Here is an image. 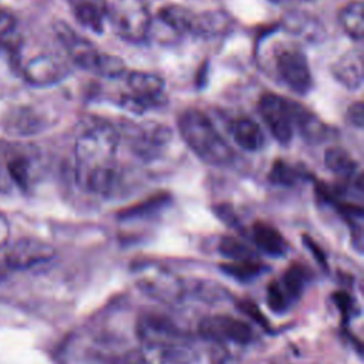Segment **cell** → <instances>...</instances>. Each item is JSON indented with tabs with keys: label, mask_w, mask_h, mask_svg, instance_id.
<instances>
[{
	"label": "cell",
	"mask_w": 364,
	"mask_h": 364,
	"mask_svg": "<svg viewBox=\"0 0 364 364\" xmlns=\"http://www.w3.org/2000/svg\"><path fill=\"white\" fill-rule=\"evenodd\" d=\"M255 243L270 256H282L286 253V240L282 233L266 222H256L252 229Z\"/></svg>",
	"instance_id": "cell-19"
},
{
	"label": "cell",
	"mask_w": 364,
	"mask_h": 364,
	"mask_svg": "<svg viewBox=\"0 0 364 364\" xmlns=\"http://www.w3.org/2000/svg\"><path fill=\"white\" fill-rule=\"evenodd\" d=\"M230 134L235 142L245 151L255 152L263 146V132L259 124L249 118H239L232 122Z\"/></svg>",
	"instance_id": "cell-17"
},
{
	"label": "cell",
	"mask_w": 364,
	"mask_h": 364,
	"mask_svg": "<svg viewBox=\"0 0 364 364\" xmlns=\"http://www.w3.org/2000/svg\"><path fill=\"white\" fill-rule=\"evenodd\" d=\"M9 178L21 189L28 188L30 182V161L24 155H14L6 164Z\"/></svg>",
	"instance_id": "cell-25"
},
{
	"label": "cell",
	"mask_w": 364,
	"mask_h": 364,
	"mask_svg": "<svg viewBox=\"0 0 364 364\" xmlns=\"http://www.w3.org/2000/svg\"><path fill=\"white\" fill-rule=\"evenodd\" d=\"M171 139V131L162 124H144L136 127L131 136L134 152L144 159H152L166 146Z\"/></svg>",
	"instance_id": "cell-11"
},
{
	"label": "cell",
	"mask_w": 364,
	"mask_h": 364,
	"mask_svg": "<svg viewBox=\"0 0 364 364\" xmlns=\"http://www.w3.org/2000/svg\"><path fill=\"white\" fill-rule=\"evenodd\" d=\"M199 334L212 341H235L246 344L252 338V330L247 323L230 316L218 314L203 318L199 323Z\"/></svg>",
	"instance_id": "cell-8"
},
{
	"label": "cell",
	"mask_w": 364,
	"mask_h": 364,
	"mask_svg": "<svg viewBox=\"0 0 364 364\" xmlns=\"http://www.w3.org/2000/svg\"><path fill=\"white\" fill-rule=\"evenodd\" d=\"M333 77L348 90H358L363 85V53L358 48L348 50L331 65Z\"/></svg>",
	"instance_id": "cell-12"
},
{
	"label": "cell",
	"mask_w": 364,
	"mask_h": 364,
	"mask_svg": "<svg viewBox=\"0 0 364 364\" xmlns=\"http://www.w3.org/2000/svg\"><path fill=\"white\" fill-rule=\"evenodd\" d=\"M303 242H304V245L311 250V253L314 255V257L324 266L326 264V257H324V255H323V252H321V249L311 240V237H309V236H303Z\"/></svg>",
	"instance_id": "cell-34"
},
{
	"label": "cell",
	"mask_w": 364,
	"mask_h": 364,
	"mask_svg": "<svg viewBox=\"0 0 364 364\" xmlns=\"http://www.w3.org/2000/svg\"><path fill=\"white\" fill-rule=\"evenodd\" d=\"M107 17L118 37L131 43H141L148 37L151 14L146 0H112Z\"/></svg>",
	"instance_id": "cell-4"
},
{
	"label": "cell",
	"mask_w": 364,
	"mask_h": 364,
	"mask_svg": "<svg viewBox=\"0 0 364 364\" xmlns=\"http://www.w3.org/2000/svg\"><path fill=\"white\" fill-rule=\"evenodd\" d=\"M129 94L124 95L121 104L134 112H144L149 107L161 105L165 98V81L162 77L145 73V71H132L128 78Z\"/></svg>",
	"instance_id": "cell-6"
},
{
	"label": "cell",
	"mask_w": 364,
	"mask_h": 364,
	"mask_svg": "<svg viewBox=\"0 0 364 364\" xmlns=\"http://www.w3.org/2000/svg\"><path fill=\"white\" fill-rule=\"evenodd\" d=\"M6 237H7V222H6V219L0 215V245L4 242Z\"/></svg>",
	"instance_id": "cell-35"
},
{
	"label": "cell",
	"mask_w": 364,
	"mask_h": 364,
	"mask_svg": "<svg viewBox=\"0 0 364 364\" xmlns=\"http://www.w3.org/2000/svg\"><path fill=\"white\" fill-rule=\"evenodd\" d=\"M55 31L73 61L81 68L104 78H117L127 71L125 61L121 57L97 50L92 43L78 37L67 24L58 23Z\"/></svg>",
	"instance_id": "cell-3"
},
{
	"label": "cell",
	"mask_w": 364,
	"mask_h": 364,
	"mask_svg": "<svg viewBox=\"0 0 364 364\" xmlns=\"http://www.w3.org/2000/svg\"><path fill=\"white\" fill-rule=\"evenodd\" d=\"M178 128L186 145L206 164L222 166L233 159V151L219 134L210 118L196 108L179 115Z\"/></svg>",
	"instance_id": "cell-2"
},
{
	"label": "cell",
	"mask_w": 364,
	"mask_h": 364,
	"mask_svg": "<svg viewBox=\"0 0 364 364\" xmlns=\"http://www.w3.org/2000/svg\"><path fill=\"white\" fill-rule=\"evenodd\" d=\"M166 200H168L166 195H156V196H152V198H149L148 200H145L142 203H138L135 206L124 209L122 212L118 213V216L121 219H131V218H138V216L149 215L154 210L159 209Z\"/></svg>",
	"instance_id": "cell-28"
},
{
	"label": "cell",
	"mask_w": 364,
	"mask_h": 364,
	"mask_svg": "<svg viewBox=\"0 0 364 364\" xmlns=\"http://www.w3.org/2000/svg\"><path fill=\"white\" fill-rule=\"evenodd\" d=\"M293 121H294V129L297 128L299 134L307 142L318 144L324 141L330 134L327 125L314 112H311L310 109H307L304 105L299 102L294 104Z\"/></svg>",
	"instance_id": "cell-14"
},
{
	"label": "cell",
	"mask_w": 364,
	"mask_h": 364,
	"mask_svg": "<svg viewBox=\"0 0 364 364\" xmlns=\"http://www.w3.org/2000/svg\"><path fill=\"white\" fill-rule=\"evenodd\" d=\"M40 128H41L40 118L37 115H34L33 111L28 108L16 111L7 119L9 132H13L17 135H28V134L37 132Z\"/></svg>",
	"instance_id": "cell-23"
},
{
	"label": "cell",
	"mask_w": 364,
	"mask_h": 364,
	"mask_svg": "<svg viewBox=\"0 0 364 364\" xmlns=\"http://www.w3.org/2000/svg\"><path fill=\"white\" fill-rule=\"evenodd\" d=\"M118 131L108 122H97L84 129L75 142L77 181L87 191L109 195L119 181L117 151Z\"/></svg>",
	"instance_id": "cell-1"
},
{
	"label": "cell",
	"mask_w": 364,
	"mask_h": 364,
	"mask_svg": "<svg viewBox=\"0 0 364 364\" xmlns=\"http://www.w3.org/2000/svg\"><path fill=\"white\" fill-rule=\"evenodd\" d=\"M68 74L64 60L51 54H41L31 58L24 67V78L36 87H47L60 82Z\"/></svg>",
	"instance_id": "cell-10"
},
{
	"label": "cell",
	"mask_w": 364,
	"mask_h": 364,
	"mask_svg": "<svg viewBox=\"0 0 364 364\" xmlns=\"http://www.w3.org/2000/svg\"><path fill=\"white\" fill-rule=\"evenodd\" d=\"M75 20L94 33H102L107 17V0H68Z\"/></svg>",
	"instance_id": "cell-13"
},
{
	"label": "cell",
	"mask_w": 364,
	"mask_h": 364,
	"mask_svg": "<svg viewBox=\"0 0 364 364\" xmlns=\"http://www.w3.org/2000/svg\"><path fill=\"white\" fill-rule=\"evenodd\" d=\"M279 78L294 92L307 94L313 85L311 71L304 53L296 46L280 47L274 54Z\"/></svg>",
	"instance_id": "cell-5"
},
{
	"label": "cell",
	"mask_w": 364,
	"mask_h": 364,
	"mask_svg": "<svg viewBox=\"0 0 364 364\" xmlns=\"http://www.w3.org/2000/svg\"><path fill=\"white\" fill-rule=\"evenodd\" d=\"M237 306H239V309L242 310L243 314H246V316H249L250 318H253L257 324H260V326L269 328L267 320L264 318V316L262 314V311L259 310V307H257L253 301H250V300H240V301L237 303Z\"/></svg>",
	"instance_id": "cell-31"
},
{
	"label": "cell",
	"mask_w": 364,
	"mask_h": 364,
	"mask_svg": "<svg viewBox=\"0 0 364 364\" xmlns=\"http://www.w3.org/2000/svg\"><path fill=\"white\" fill-rule=\"evenodd\" d=\"M219 252L225 257H228L233 262L250 260V257H252L250 249L245 243H242L239 239L232 237V236L222 237V240L219 242Z\"/></svg>",
	"instance_id": "cell-27"
},
{
	"label": "cell",
	"mask_w": 364,
	"mask_h": 364,
	"mask_svg": "<svg viewBox=\"0 0 364 364\" xmlns=\"http://www.w3.org/2000/svg\"><path fill=\"white\" fill-rule=\"evenodd\" d=\"M16 24V16L7 9H0V48L9 46L13 40Z\"/></svg>",
	"instance_id": "cell-29"
},
{
	"label": "cell",
	"mask_w": 364,
	"mask_h": 364,
	"mask_svg": "<svg viewBox=\"0 0 364 364\" xmlns=\"http://www.w3.org/2000/svg\"><path fill=\"white\" fill-rule=\"evenodd\" d=\"M220 269L228 273L229 276H233L237 280L242 282H247L253 277H256L260 270H262V264L250 260H240V262H232V263H225L220 266Z\"/></svg>",
	"instance_id": "cell-26"
},
{
	"label": "cell",
	"mask_w": 364,
	"mask_h": 364,
	"mask_svg": "<svg viewBox=\"0 0 364 364\" xmlns=\"http://www.w3.org/2000/svg\"><path fill=\"white\" fill-rule=\"evenodd\" d=\"M333 299H334L337 307L340 309V311H341L344 316H348V314L353 311V309H351V307H353V300H351V297H350L347 293H344V291H337V293H334Z\"/></svg>",
	"instance_id": "cell-33"
},
{
	"label": "cell",
	"mask_w": 364,
	"mask_h": 364,
	"mask_svg": "<svg viewBox=\"0 0 364 364\" xmlns=\"http://www.w3.org/2000/svg\"><path fill=\"white\" fill-rule=\"evenodd\" d=\"M347 117L350 119V122L353 125H355L357 128H363L364 124V107L361 101H355L353 102L348 109H347Z\"/></svg>",
	"instance_id": "cell-32"
},
{
	"label": "cell",
	"mask_w": 364,
	"mask_h": 364,
	"mask_svg": "<svg viewBox=\"0 0 364 364\" xmlns=\"http://www.w3.org/2000/svg\"><path fill=\"white\" fill-rule=\"evenodd\" d=\"M196 16L198 13L178 4H168L158 13L159 20L178 34H195Z\"/></svg>",
	"instance_id": "cell-16"
},
{
	"label": "cell",
	"mask_w": 364,
	"mask_h": 364,
	"mask_svg": "<svg viewBox=\"0 0 364 364\" xmlns=\"http://www.w3.org/2000/svg\"><path fill=\"white\" fill-rule=\"evenodd\" d=\"M307 272L301 264H291L283 274V290L289 299L299 297L304 289Z\"/></svg>",
	"instance_id": "cell-24"
},
{
	"label": "cell",
	"mask_w": 364,
	"mask_h": 364,
	"mask_svg": "<svg viewBox=\"0 0 364 364\" xmlns=\"http://www.w3.org/2000/svg\"><path fill=\"white\" fill-rule=\"evenodd\" d=\"M294 104L296 101L273 92H264L259 100V112L280 144H289L294 135Z\"/></svg>",
	"instance_id": "cell-7"
},
{
	"label": "cell",
	"mask_w": 364,
	"mask_h": 364,
	"mask_svg": "<svg viewBox=\"0 0 364 364\" xmlns=\"http://www.w3.org/2000/svg\"><path fill=\"white\" fill-rule=\"evenodd\" d=\"M324 162L330 171H333L336 175H338L344 181L354 182L363 178V175L357 172L355 161L343 148H338V146L327 148L324 154Z\"/></svg>",
	"instance_id": "cell-18"
},
{
	"label": "cell",
	"mask_w": 364,
	"mask_h": 364,
	"mask_svg": "<svg viewBox=\"0 0 364 364\" xmlns=\"http://www.w3.org/2000/svg\"><path fill=\"white\" fill-rule=\"evenodd\" d=\"M306 178V172L300 166H294L293 164H289L283 159H276L272 164L270 172H269V181L276 185H284V186H293L301 179Z\"/></svg>",
	"instance_id": "cell-22"
},
{
	"label": "cell",
	"mask_w": 364,
	"mask_h": 364,
	"mask_svg": "<svg viewBox=\"0 0 364 364\" xmlns=\"http://www.w3.org/2000/svg\"><path fill=\"white\" fill-rule=\"evenodd\" d=\"M55 250L51 245L38 239H20L14 242L6 252V264L13 270L33 267L54 257Z\"/></svg>",
	"instance_id": "cell-9"
},
{
	"label": "cell",
	"mask_w": 364,
	"mask_h": 364,
	"mask_svg": "<svg viewBox=\"0 0 364 364\" xmlns=\"http://www.w3.org/2000/svg\"><path fill=\"white\" fill-rule=\"evenodd\" d=\"M229 24H230V17L223 11L215 10V11H206V13H198L195 36H202V37L218 36L226 31Z\"/></svg>",
	"instance_id": "cell-21"
},
{
	"label": "cell",
	"mask_w": 364,
	"mask_h": 364,
	"mask_svg": "<svg viewBox=\"0 0 364 364\" xmlns=\"http://www.w3.org/2000/svg\"><path fill=\"white\" fill-rule=\"evenodd\" d=\"M138 328L139 336L156 347L164 346L169 343V340L172 341L179 336L178 328L171 321L156 314H146L144 318H141Z\"/></svg>",
	"instance_id": "cell-15"
},
{
	"label": "cell",
	"mask_w": 364,
	"mask_h": 364,
	"mask_svg": "<svg viewBox=\"0 0 364 364\" xmlns=\"http://www.w3.org/2000/svg\"><path fill=\"white\" fill-rule=\"evenodd\" d=\"M289 303V296L286 294V291L283 290L282 284H279L277 282H272L267 287V304L273 311H283L286 310Z\"/></svg>",
	"instance_id": "cell-30"
},
{
	"label": "cell",
	"mask_w": 364,
	"mask_h": 364,
	"mask_svg": "<svg viewBox=\"0 0 364 364\" xmlns=\"http://www.w3.org/2000/svg\"><path fill=\"white\" fill-rule=\"evenodd\" d=\"M340 23L344 31L355 41H361L364 37V21H363V1H350L340 13Z\"/></svg>",
	"instance_id": "cell-20"
}]
</instances>
